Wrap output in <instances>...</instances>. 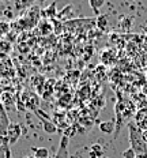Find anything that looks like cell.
Segmentation results:
<instances>
[{"label":"cell","instance_id":"6da1fadb","mask_svg":"<svg viewBox=\"0 0 147 158\" xmlns=\"http://www.w3.org/2000/svg\"><path fill=\"white\" fill-rule=\"evenodd\" d=\"M128 127V131H129V143L133 150L136 151V154H140V153H147V144L146 142L143 140V135H142V130H139L138 126H136L133 121H129L127 124Z\"/></svg>","mask_w":147,"mask_h":158},{"label":"cell","instance_id":"7a4b0ae2","mask_svg":"<svg viewBox=\"0 0 147 158\" xmlns=\"http://www.w3.org/2000/svg\"><path fill=\"white\" fill-rule=\"evenodd\" d=\"M135 110V106H133L132 102H128V101H119V102L116 104V106H114V112H116V118H117V127H116V136L117 134H119L120 128H121V124L124 123L125 120H128V118L132 116H135L136 112Z\"/></svg>","mask_w":147,"mask_h":158},{"label":"cell","instance_id":"3957f363","mask_svg":"<svg viewBox=\"0 0 147 158\" xmlns=\"http://www.w3.org/2000/svg\"><path fill=\"white\" fill-rule=\"evenodd\" d=\"M10 124H11V121H10L7 109H6V106L3 105L2 100H0V136H6L7 135V130Z\"/></svg>","mask_w":147,"mask_h":158},{"label":"cell","instance_id":"277c9868","mask_svg":"<svg viewBox=\"0 0 147 158\" xmlns=\"http://www.w3.org/2000/svg\"><path fill=\"white\" fill-rule=\"evenodd\" d=\"M21 134H22V128L18 123L10 124V127L7 130V135H6V138H7V140H8V144H14L18 142V139L21 138Z\"/></svg>","mask_w":147,"mask_h":158},{"label":"cell","instance_id":"5b68a950","mask_svg":"<svg viewBox=\"0 0 147 158\" xmlns=\"http://www.w3.org/2000/svg\"><path fill=\"white\" fill-rule=\"evenodd\" d=\"M133 123L138 126L139 130L147 131V109H136L133 116Z\"/></svg>","mask_w":147,"mask_h":158},{"label":"cell","instance_id":"8992f818","mask_svg":"<svg viewBox=\"0 0 147 158\" xmlns=\"http://www.w3.org/2000/svg\"><path fill=\"white\" fill-rule=\"evenodd\" d=\"M67 146H68V136H64L60 139V144H59V150L56 153L55 158H70L68 157V150H67Z\"/></svg>","mask_w":147,"mask_h":158},{"label":"cell","instance_id":"52a82bcc","mask_svg":"<svg viewBox=\"0 0 147 158\" xmlns=\"http://www.w3.org/2000/svg\"><path fill=\"white\" fill-rule=\"evenodd\" d=\"M42 128L47 134H56L57 132V126L53 123V121L48 120V118H42Z\"/></svg>","mask_w":147,"mask_h":158},{"label":"cell","instance_id":"ba28073f","mask_svg":"<svg viewBox=\"0 0 147 158\" xmlns=\"http://www.w3.org/2000/svg\"><path fill=\"white\" fill-rule=\"evenodd\" d=\"M116 128V124H114L113 120H108V121H102L100 124V131L104 134H112Z\"/></svg>","mask_w":147,"mask_h":158},{"label":"cell","instance_id":"9c48e42d","mask_svg":"<svg viewBox=\"0 0 147 158\" xmlns=\"http://www.w3.org/2000/svg\"><path fill=\"white\" fill-rule=\"evenodd\" d=\"M34 2H37V0H14V6L16 11H23V10L33 6Z\"/></svg>","mask_w":147,"mask_h":158},{"label":"cell","instance_id":"30bf717a","mask_svg":"<svg viewBox=\"0 0 147 158\" xmlns=\"http://www.w3.org/2000/svg\"><path fill=\"white\" fill-rule=\"evenodd\" d=\"M90 158H104V147L101 144H93L90 147Z\"/></svg>","mask_w":147,"mask_h":158},{"label":"cell","instance_id":"8fae6325","mask_svg":"<svg viewBox=\"0 0 147 158\" xmlns=\"http://www.w3.org/2000/svg\"><path fill=\"white\" fill-rule=\"evenodd\" d=\"M31 151L35 158H51V153L47 147H33Z\"/></svg>","mask_w":147,"mask_h":158},{"label":"cell","instance_id":"7c38bea8","mask_svg":"<svg viewBox=\"0 0 147 158\" xmlns=\"http://www.w3.org/2000/svg\"><path fill=\"white\" fill-rule=\"evenodd\" d=\"M2 102L3 105L6 106V109H8L10 106H11L12 104L16 102V100H14V97H12L10 93H7V91H4V93L2 94Z\"/></svg>","mask_w":147,"mask_h":158},{"label":"cell","instance_id":"4fadbf2b","mask_svg":"<svg viewBox=\"0 0 147 158\" xmlns=\"http://www.w3.org/2000/svg\"><path fill=\"white\" fill-rule=\"evenodd\" d=\"M105 2H106V0H89V4H90V7L94 10V12L98 14V12H100V10H101V7L105 4Z\"/></svg>","mask_w":147,"mask_h":158},{"label":"cell","instance_id":"5bb4252c","mask_svg":"<svg viewBox=\"0 0 147 158\" xmlns=\"http://www.w3.org/2000/svg\"><path fill=\"white\" fill-rule=\"evenodd\" d=\"M123 158H136V151L132 147H129L123 151Z\"/></svg>","mask_w":147,"mask_h":158},{"label":"cell","instance_id":"9a60e30c","mask_svg":"<svg viewBox=\"0 0 147 158\" xmlns=\"http://www.w3.org/2000/svg\"><path fill=\"white\" fill-rule=\"evenodd\" d=\"M10 51H11V45L6 41H0V53L7 55V52H10Z\"/></svg>","mask_w":147,"mask_h":158},{"label":"cell","instance_id":"2e32d148","mask_svg":"<svg viewBox=\"0 0 147 158\" xmlns=\"http://www.w3.org/2000/svg\"><path fill=\"white\" fill-rule=\"evenodd\" d=\"M97 23H98V27H100L101 30H105V27L108 25V18L106 16H100V18L97 19Z\"/></svg>","mask_w":147,"mask_h":158},{"label":"cell","instance_id":"e0dca14e","mask_svg":"<svg viewBox=\"0 0 147 158\" xmlns=\"http://www.w3.org/2000/svg\"><path fill=\"white\" fill-rule=\"evenodd\" d=\"M8 30V25L6 22H0V34H4Z\"/></svg>","mask_w":147,"mask_h":158},{"label":"cell","instance_id":"ac0fdd59","mask_svg":"<svg viewBox=\"0 0 147 158\" xmlns=\"http://www.w3.org/2000/svg\"><path fill=\"white\" fill-rule=\"evenodd\" d=\"M136 158H147V153H140V154H136Z\"/></svg>","mask_w":147,"mask_h":158},{"label":"cell","instance_id":"d6986e66","mask_svg":"<svg viewBox=\"0 0 147 158\" xmlns=\"http://www.w3.org/2000/svg\"><path fill=\"white\" fill-rule=\"evenodd\" d=\"M142 135H143V140H145L147 144V131H142Z\"/></svg>","mask_w":147,"mask_h":158},{"label":"cell","instance_id":"ffe728a7","mask_svg":"<svg viewBox=\"0 0 147 158\" xmlns=\"http://www.w3.org/2000/svg\"><path fill=\"white\" fill-rule=\"evenodd\" d=\"M0 2H3V3H8V2H11V0H0Z\"/></svg>","mask_w":147,"mask_h":158},{"label":"cell","instance_id":"44dd1931","mask_svg":"<svg viewBox=\"0 0 147 158\" xmlns=\"http://www.w3.org/2000/svg\"><path fill=\"white\" fill-rule=\"evenodd\" d=\"M37 2H40V4H41V3H44V2H47V0H37Z\"/></svg>","mask_w":147,"mask_h":158},{"label":"cell","instance_id":"7402d4cb","mask_svg":"<svg viewBox=\"0 0 147 158\" xmlns=\"http://www.w3.org/2000/svg\"><path fill=\"white\" fill-rule=\"evenodd\" d=\"M26 158H35L34 156H29V157H26Z\"/></svg>","mask_w":147,"mask_h":158},{"label":"cell","instance_id":"603a6c76","mask_svg":"<svg viewBox=\"0 0 147 158\" xmlns=\"http://www.w3.org/2000/svg\"><path fill=\"white\" fill-rule=\"evenodd\" d=\"M129 2H132V0H129Z\"/></svg>","mask_w":147,"mask_h":158}]
</instances>
